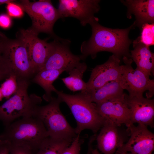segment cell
<instances>
[{
  "mask_svg": "<svg viewBox=\"0 0 154 154\" xmlns=\"http://www.w3.org/2000/svg\"><path fill=\"white\" fill-rule=\"evenodd\" d=\"M10 144L0 141V154H9Z\"/></svg>",
  "mask_w": 154,
  "mask_h": 154,
  "instance_id": "obj_30",
  "label": "cell"
},
{
  "mask_svg": "<svg viewBox=\"0 0 154 154\" xmlns=\"http://www.w3.org/2000/svg\"><path fill=\"white\" fill-rule=\"evenodd\" d=\"M121 2L127 8V17L131 18V14L134 15L135 21L134 26L140 29L146 23H154V0H126Z\"/></svg>",
  "mask_w": 154,
  "mask_h": 154,
  "instance_id": "obj_17",
  "label": "cell"
},
{
  "mask_svg": "<svg viewBox=\"0 0 154 154\" xmlns=\"http://www.w3.org/2000/svg\"><path fill=\"white\" fill-rule=\"evenodd\" d=\"M125 98L130 112V121L154 127V100L143 96H131L125 93Z\"/></svg>",
  "mask_w": 154,
  "mask_h": 154,
  "instance_id": "obj_15",
  "label": "cell"
},
{
  "mask_svg": "<svg viewBox=\"0 0 154 154\" xmlns=\"http://www.w3.org/2000/svg\"><path fill=\"white\" fill-rule=\"evenodd\" d=\"M118 126L105 123L97 136V147L104 154H113L125 141L123 134Z\"/></svg>",
  "mask_w": 154,
  "mask_h": 154,
  "instance_id": "obj_16",
  "label": "cell"
},
{
  "mask_svg": "<svg viewBox=\"0 0 154 154\" xmlns=\"http://www.w3.org/2000/svg\"><path fill=\"white\" fill-rule=\"evenodd\" d=\"M16 92L0 106V121L6 127L16 119L32 117L36 108L41 104V98L35 94L29 95V80L17 79Z\"/></svg>",
  "mask_w": 154,
  "mask_h": 154,
  "instance_id": "obj_4",
  "label": "cell"
},
{
  "mask_svg": "<svg viewBox=\"0 0 154 154\" xmlns=\"http://www.w3.org/2000/svg\"><path fill=\"white\" fill-rule=\"evenodd\" d=\"M98 21V19L90 24L92 34L90 38L81 45V60L89 56L94 59L98 53L102 51L111 52L120 60L122 58H131L129 47L132 42L128 35L134 27L133 23L126 29H113L102 26Z\"/></svg>",
  "mask_w": 154,
  "mask_h": 154,
  "instance_id": "obj_1",
  "label": "cell"
},
{
  "mask_svg": "<svg viewBox=\"0 0 154 154\" xmlns=\"http://www.w3.org/2000/svg\"><path fill=\"white\" fill-rule=\"evenodd\" d=\"M49 136L42 121L34 117H22L5 127L0 141L27 146L38 150L41 142Z\"/></svg>",
  "mask_w": 154,
  "mask_h": 154,
  "instance_id": "obj_3",
  "label": "cell"
},
{
  "mask_svg": "<svg viewBox=\"0 0 154 154\" xmlns=\"http://www.w3.org/2000/svg\"><path fill=\"white\" fill-rule=\"evenodd\" d=\"M15 2L14 0L7 4L6 9L8 15L10 17L20 18L23 15L24 11L21 7Z\"/></svg>",
  "mask_w": 154,
  "mask_h": 154,
  "instance_id": "obj_26",
  "label": "cell"
},
{
  "mask_svg": "<svg viewBox=\"0 0 154 154\" xmlns=\"http://www.w3.org/2000/svg\"><path fill=\"white\" fill-rule=\"evenodd\" d=\"M64 72L63 70H44L37 73L32 79V81L39 85L44 90L45 93L43 98L49 102L52 97V92H56L57 90L52 84L59 75Z\"/></svg>",
  "mask_w": 154,
  "mask_h": 154,
  "instance_id": "obj_19",
  "label": "cell"
},
{
  "mask_svg": "<svg viewBox=\"0 0 154 154\" xmlns=\"http://www.w3.org/2000/svg\"><path fill=\"white\" fill-rule=\"evenodd\" d=\"M140 29L141 36L137 38L139 41L149 47L153 45L154 23H145L142 26Z\"/></svg>",
  "mask_w": 154,
  "mask_h": 154,
  "instance_id": "obj_25",
  "label": "cell"
},
{
  "mask_svg": "<svg viewBox=\"0 0 154 154\" xmlns=\"http://www.w3.org/2000/svg\"><path fill=\"white\" fill-rule=\"evenodd\" d=\"M124 64L123 65V72L119 81L120 84L124 90L129 92L131 96H143L146 92V96L150 99L154 94V80L143 72L131 66L133 61L131 58H122Z\"/></svg>",
  "mask_w": 154,
  "mask_h": 154,
  "instance_id": "obj_7",
  "label": "cell"
},
{
  "mask_svg": "<svg viewBox=\"0 0 154 154\" xmlns=\"http://www.w3.org/2000/svg\"><path fill=\"white\" fill-rule=\"evenodd\" d=\"M120 60L113 54L105 62L96 66L92 70L90 77L86 83L84 92L88 93L110 82L119 81L123 72V65H120Z\"/></svg>",
  "mask_w": 154,
  "mask_h": 154,
  "instance_id": "obj_13",
  "label": "cell"
},
{
  "mask_svg": "<svg viewBox=\"0 0 154 154\" xmlns=\"http://www.w3.org/2000/svg\"><path fill=\"white\" fill-rule=\"evenodd\" d=\"M38 34L31 28L21 29L17 36L25 43L34 76L42 66L48 57L52 47V42L42 40Z\"/></svg>",
  "mask_w": 154,
  "mask_h": 154,
  "instance_id": "obj_12",
  "label": "cell"
},
{
  "mask_svg": "<svg viewBox=\"0 0 154 154\" xmlns=\"http://www.w3.org/2000/svg\"><path fill=\"white\" fill-rule=\"evenodd\" d=\"M17 88V76L12 74L1 85L0 89L3 98L8 99L15 93Z\"/></svg>",
  "mask_w": 154,
  "mask_h": 154,
  "instance_id": "obj_24",
  "label": "cell"
},
{
  "mask_svg": "<svg viewBox=\"0 0 154 154\" xmlns=\"http://www.w3.org/2000/svg\"><path fill=\"white\" fill-rule=\"evenodd\" d=\"M99 0H59L58 10L61 18L72 17L83 26L98 19L94 15L100 9Z\"/></svg>",
  "mask_w": 154,
  "mask_h": 154,
  "instance_id": "obj_11",
  "label": "cell"
},
{
  "mask_svg": "<svg viewBox=\"0 0 154 154\" xmlns=\"http://www.w3.org/2000/svg\"><path fill=\"white\" fill-rule=\"evenodd\" d=\"M7 57L12 74L17 79L29 80L34 75L27 46L23 41L16 38H5Z\"/></svg>",
  "mask_w": 154,
  "mask_h": 154,
  "instance_id": "obj_8",
  "label": "cell"
},
{
  "mask_svg": "<svg viewBox=\"0 0 154 154\" xmlns=\"http://www.w3.org/2000/svg\"><path fill=\"white\" fill-rule=\"evenodd\" d=\"M52 42L50 53L39 71L44 70H63L68 73L80 62L82 60L80 55L74 54L70 50V40L58 37Z\"/></svg>",
  "mask_w": 154,
  "mask_h": 154,
  "instance_id": "obj_9",
  "label": "cell"
},
{
  "mask_svg": "<svg viewBox=\"0 0 154 154\" xmlns=\"http://www.w3.org/2000/svg\"><path fill=\"white\" fill-rule=\"evenodd\" d=\"M13 1L12 0H0V5L4 4H7Z\"/></svg>",
  "mask_w": 154,
  "mask_h": 154,
  "instance_id": "obj_31",
  "label": "cell"
},
{
  "mask_svg": "<svg viewBox=\"0 0 154 154\" xmlns=\"http://www.w3.org/2000/svg\"><path fill=\"white\" fill-rule=\"evenodd\" d=\"M17 3L31 18L32 23L31 29L38 34H48L54 38L58 37L54 33L53 28L55 23L61 17L58 9L54 6L50 0L31 2L22 0Z\"/></svg>",
  "mask_w": 154,
  "mask_h": 154,
  "instance_id": "obj_6",
  "label": "cell"
},
{
  "mask_svg": "<svg viewBox=\"0 0 154 154\" xmlns=\"http://www.w3.org/2000/svg\"><path fill=\"white\" fill-rule=\"evenodd\" d=\"M83 141L80 138V135H77L70 145L60 154H80L81 145Z\"/></svg>",
  "mask_w": 154,
  "mask_h": 154,
  "instance_id": "obj_27",
  "label": "cell"
},
{
  "mask_svg": "<svg viewBox=\"0 0 154 154\" xmlns=\"http://www.w3.org/2000/svg\"><path fill=\"white\" fill-rule=\"evenodd\" d=\"M126 126L130 138L116 150V154H152L154 149V134L147 126L141 124L136 126L131 123Z\"/></svg>",
  "mask_w": 154,
  "mask_h": 154,
  "instance_id": "obj_10",
  "label": "cell"
},
{
  "mask_svg": "<svg viewBox=\"0 0 154 154\" xmlns=\"http://www.w3.org/2000/svg\"><path fill=\"white\" fill-rule=\"evenodd\" d=\"M87 93L93 102L98 104L121 96L124 93L119 81H113L96 90Z\"/></svg>",
  "mask_w": 154,
  "mask_h": 154,
  "instance_id": "obj_20",
  "label": "cell"
},
{
  "mask_svg": "<svg viewBox=\"0 0 154 154\" xmlns=\"http://www.w3.org/2000/svg\"><path fill=\"white\" fill-rule=\"evenodd\" d=\"M134 49L131 51L130 56L136 63L137 69L149 77L154 74V54L149 47L140 42L137 38L133 42Z\"/></svg>",
  "mask_w": 154,
  "mask_h": 154,
  "instance_id": "obj_18",
  "label": "cell"
},
{
  "mask_svg": "<svg viewBox=\"0 0 154 154\" xmlns=\"http://www.w3.org/2000/svg\"><path fill=\"white\" fill-rule=\"evenodd\" d=\"M92 154H101L96 149L91 150Z\"/></svg>",
  "mask_w": 154,
  "mask_h": 154,
  "instance_id": "obj_32",
  "label": "cell"
},
{
  "mask_svg": "<svg viewBox=\"0 0 154 154\" xmlns=\"http://www.w3.org/2000/svg\"><path fill=\"white\" fill-rule=\"evenodd\" d=\"M10 154H35L32 149L25 145L10 144Z\"/></svg>",
  "mask_w": 154,
  "mask_h": 154,
  "instance_id": "obj_28",
  "label": "cell"
},
{
  "mask_svg": "<svg viewBox=\"0 0 154 154\" xmlns=\"http://www.w3.org/2000/svg\"><path fill=\"white\" fill-rule=\"evenodd\" d=\"M87 154H90V152H89Z\"/></svg>",
  "mask_w": 154,
  "mask_h": 154,
  "instance_id": "obj_36",
  "label": "cell"
},
{
  "mask_svg": "<svg viewBox=\"0 0 154 154\" xmlns=\"http://www.w3.org/2000/svg\"><path fill=\"white\" fill-rule=\"evenodd\" d=\"M60 99L52 97L45 105L37 106L33 117L40 119L43 123L49 136L55 138H75L77 135L61 112Z\"/></svg>",
  "mask_w": 154,
  "mask_h": 154,
  "instance_id": "obj_5",
  "label": "cell"
},
{
  "mask_svg": "<svg viewBox=\"0 0 154 154\" xmlns=\"http://www.w3.org/2000/svg\"><path fill=\"white\" fill-rule=\"evenodd\" d=\"M5 37L3 33H0V74L9 76L11 72L6 54Z\"/></svg>",
  "mask_w": 154,
  "mask_h": 154,
  "instance_id": "obj_23",
  "label": "cell"
},
{
  "mask_svg": "<svg viewBox=\"0 0 154 154\" xmlns=\"http://www.w3.org/2000/svg\"><path fill=\"white\" fill-rule=\"evenodd\" d=\"M3 98L2 94L0 89V101H1Z\"/></svg>",
  "mask_w": 154,
  "mask_h": 154,
  "instance_id": "obj_34",
  "label": "cell"
},
{
  "mask_svg": "<svg viewBox=\"0 0 154 154\" xmlns=\"http://www.w3.org/2000/svg\"><path fill=\"white\" fill-rule=\"evenodd\" d=\"M74 139L55 138L48 136L41 142L35 154H60Z\"/></svg>",
  "mask_w": 154,
  "mask_h": 154,
  "instance_id": "obj_22",
  "label": "cell"
},
{
  "mask_svg": "<svg viewBox=\"0 0 154 154\" xmlns=\"http://www.w3.org/2000/svg\"><path fill=\"white\" fill-rule=\"evenodd\" d=\"M95 105L98 113L105 123L119 127L123 124L127 126L131 123L130 110L125 98V93Z\"/></svg>",
  "mask_w": 154,
  "mask_h": 154,
  "instance_id": "obj_14",
  "label": "cell"
},
{
  "mask_svg": "<svg viewBox=\"0 0 154 154\" xmlns=\"http://www.w3.org/2000/svg\"><path fill=\"white\" fill-rule=\"evenodd\" d=\"M125 154H133V153H125Z\"/></svg>",
  "mask_w": 154,
  "mask_h": 154,
  "instance_id": "obj_35",
  "label": "cell"
},
{
  "mask_svg": "<svg viewBox=\"0 0 154 154\" xmlns=\"http://www.w3.org/2000/svg\"><path fill=\"white\" fill-rule=\"evenodd\" d=\"M12 24L11 17L8 14H4L0 15V27L4 29H8Z\"/></svg>",
  "mask_w": 154,
  "mask_h": 154,
  "instance_id": "obj_29",
  "label": "cell"
},
{
  "mask_svg": "<svg viewBox=\"0 0 154 154\" xmlns=\"http://www.w3.org/2000/svg\"><path fill=\"white\" fill-rule=\"evenodd\" d=\"M87 68L86 64L80 62L71 69L68 73L69 76L61 79L66 87L73 92H85L86 83L82 80L84 73Z\"/></svg>",
  "mask_w": 154,
  "mask_h": 154,
  "instance_id": "obj_21",
  "label": "cell"
},
{
  "mask_svg": "<svg viewBox=\"0 0 154 154\" xmlns=\"http://www.w3.org/2000/svg\"><path fill=\"white\" fill-rule=\"evenodd\" d=\"M9 76L0 74V81L4 79H6Z\"/></svg>",
  "mask_w": 154,
  "mask_h": 154,
  "instance_id": "obj_33",
  "label": "cell"
},
{
  "mask_svg": "<svg viewBox=\"0 0 154 154\" xmlns=\"http://www.w3.org/2000/svg\"><path fill=\"white\" fill-rule=\"evenodd\" d=\"M56 93L70 110L76 122L75 130L77 135L85 129L96 133L103 126L104 121L98 113L95 104L91 101L86 92L81 91L70 94L57 90Z\"/></svg>",
  "mask_w": 154,
  "mask_h": 154,
  "instance_id": "obj_2",
  "label": "cell"
}]
</instances>
